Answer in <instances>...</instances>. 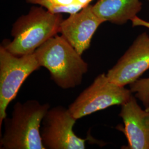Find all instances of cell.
<instances>
[{
  "label": "cell",
  "mask_w": 149,
  "mask_h": 149,
  "mask_svg": "<svg viewBox=\"0 0 149 149\" xmlns=\"http://www.w3.org/2000/svg\"><path fill=\"white\" fill-rule=\"evenodd\" d=\"M40 67L48 70L51 79L62 89L74 88L82 82L88 65L61 35H55L36 49Z\"/></svg>",
  "instance_id": "obj_1"
},
{
  "label": "cell",
  "mask_w": 149,
  "mask_h": 149,
  "mask_svg": "<svg viewBox=\"0 0 149 149\" xmlns=\"http://www.w3.org/2000/svg\"><path fill=\"white\" fill-rule=\"evenodd\" d=\"M63 21L61 13H53L43 7H33L13 24L12 41L5 40L2 46L16 56L34 53L48 39L58 34Z\"/></svg>",
  "instance_id": "obj_2"
},
{
  "label": "cell",
  "mask_w": 149,
  "mask_h": 149,
  "mask_svg": "<svg viewBox=\"0 0 149 149\" xmlns=\"http://www.w3.org/2000/svg\"><path fill=\"white\" fill-rule=\"evenodd\" d=\"M49 103L37 100L17 102L11 118L4 120L5 130L0 140L1 149H45L40 127L50 108Z\"/></svg>",
  "instance_id": "obj_3"
},
{
  "label": "cell",
  "mask_w": 149,
  "mask_h": 149,
  "mask_svg": "<svg viewBox=\"0 0 149 149\" xmlns=\"http://www.w3.org/2000/svg\"><path fill=\"white\" fill-rule=\"evenodd\" d=\"M132 94L130 90L113 82L103 73L80 93L68 109L78 120L113 106H121Z\"/></svg>",
  "instance_id": "obj_4"
},
{
  "label": "cell",
  "mask_w": 149,
  "mask_h": 149,
  "mask_svg": "<svg viewBox=\"0 0 149 149\" xmlns=\"http://www.w3.org/2000/svg\"><path fill=\"white\" fill-rule=\"evenodd\" d=\"M34 53L16 56L0 47V127L7 117V109L27 77L40 69Z\"/></svg>",
  "instance_id": "obj_5"
},
{
  "label": "cell",
  "mask_w": 149,
  "mask_h": 149,
  "mask_svg": "<svg viewBox=\"0 0 149 149\" xmlns=\"http://www.w3.org/2000/svg\"><path fill=\"white\" fill-rule=\"evenodd\" d=\"M77 120L68 108L61 106L49 108L43 118L40 135L45 149H84L87 139L76 135L74 127Z\"/></svg>",
  "instance_id": "obj_6"
},
{
  "label": "cell",
  "mask_w": 149,
  "mask_h": 149,
  "mask_svg": "<svg viewBox=\"0 0 149 149\" xmlns=\"http://www.w3.org/2000/svg\"><path fill=\"white\" fill-rule=\"evenodd\" d=\"M149 69V35L146 32L139 35L106 74L113 82L122 86L138 80Z\"/></svg>",
  "instance_id": "obj_7"
},
{
  "label": "cell",
  "mask_w": 149,
  "mask_h": 149,
  "mask_svg": "<svg viewBox=\"0 0 149 149\" xmlns=\"http://www.w3.org/2000/svg\"><path fill=\"white\" fill-rule=\"evenodd\" d=\"M103 23L90 4L63 19L59 33L82 55L90 47L95 33Z\"/></svg>",
  "instance_id": "obj_8"
},
{
  "label": "cell",
  "mask_w": 149,
  "mask_h": 149,
  "mask_svg": "<svg viewBox=\"0 0 149 149\" xmlns=\"http://www.w3.org/2000/svg\"><path fill=\"white\" fill-rule=\"evenodd\" d=\"M119 116L124 125L119 129L128 140V145L123 149H149V111L139 106L132 94L121 105Z\"/></svg>",
  "instance_id": "obj_9"
},
{
  "label": "cell",
  "mask_w": 149,
  "mask_h": 149,
  "mask_svg": "<svg viewBox=\"0 0 149 149\" xmlns=\"http://www.w3.org/2000/svg\"><path fill=\"white\" fill-rule=\"evenodd\" d=\"M142 8L140 0H98L92 9L103 22L122 25L132 21L133 26L148 27L149 23L139 19L137 15Z\"/></svg>",
  "instance_id": "obj_10"
},
{
  "label": "cell",
  "mask_w": 149,
  "mask_h": 149,
  "mask_svg": "<svg viewBox=\"0 0 149 149\" xmlns=\"http://www.w3.org/2000/svg\"><path fill=\"white\" fill-rule=\"evenodd\" d=\"M28 3L39 5L45 9L53 13H69L72 14L80 11L83 6L80 4L70 6H60L55 4L52 0H26Z\"/></svg>",
  "instance_id": "obj_11"
},
{
  "label": "cell",
  "mask_w": 149,
  "mask_h": 149,
  "mask_svg": "<svg viewBox=\"0 0 149 149\" xmlns=\"http://www.w3.org/2000/svg\"><path fill=\"white\" fill-rule=\"evenodd\" d=\"M130 90L149 111V77L139 79L129 85Z\"/></svg>",
  "instance_id": "obj_12"
},
{
  "label": "cell",
  "mask_w": 149,
  "mask_h": 149,
  "mask_svg": "<svg viewBox=\"0 0 149 149\" xmlns=\"http://www.w3.org/2000/svg\"><path fill=\"white\" fill-rule=\"evenodd\" d=\"M54 3L60 6H70L79 4L77 0H52Z\"/></svg>",
  "instance_id": "obj_13"
},
{
  "label": "cell",
  "mask_w": 149,
  "mask_h": 149,
  "mask_svg": "<svg viewBox=\"0 0 149 149\" xmlns=\"http://www.w3.org/2000/svg\"><path fill=\"white\" fill-rule=\"evenodd\" d=\"M77 1L80 5L85 7L86 6L90 5L91 2H92L93 0H77Z\"/></svg>",
  "instance_id": "obj_14"
},
{
  "label": "cell",
  "mask_w": 149,
  "mask_h": 149,
  "mask_svg": "<svg viewBox=\"0 0 149 149\" xmlns=\"http://www.w3.org/2000/svg\"><path fill=\"white\" fill-rule=\"evenodd\" d=\"M148 1H149V0H148Z\"/></svg>",
  "instance_id": "obj_15"
}]
</instances>
